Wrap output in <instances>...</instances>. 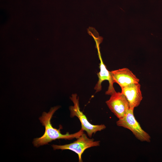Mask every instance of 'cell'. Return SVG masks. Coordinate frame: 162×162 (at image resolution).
Here are the masks:
<instances>
[{"label": "cell", "mask_w": 162, "mask_h": 162, "mask_svg": "<svg viewBox=\"0 0 162 162\" xmlns=\"http://www.w3.org/2000/svg\"><path fill=\"white\" fill-rule=\"evenodd\" d=\"M59 108L58 106L52 107L48 112H43L42 116L39 117L40 122L45 127V131L42 136L34 140L33 144L34 146L38 147L46 145L57 139L70 140L77 139L84 133V131L81 129L79 131L73 134H70L68 132L63 134L61 133L60 129H56L52 126L51 120L53 114Z\"/></svg>", "instance_id": "1"}, {"label": "cell", "mask_w": 162, "mask_h": 162, "mask_svg": "<svg viewBox=\"0 0 162 162\" xmlns=\"http://www.w3.org/2000/svg\"><path fill=\"white\" fill-rule=\"evenodd\" d=\"M134 109L130 108L125 116L116 122L117 125L130 130L136 138L140 141L150 142L151 136L142 128L136 119L134 114Z\"/></svg>", "instance_id": "2"}, {"label": "cell", "mask_w": 162, "mask_h": 162, "mask_svg": "<svg viewBox=\"0 0 162 162\" xmlns=\"http://www.w3.org/2000/svg\"><path fill=\"white\" fill-rule=\"evenodd\" d=\"M70 99L74 104L73 106L69 107L70 116L72 118L76 116L78 118L81 123V129L86 131L89 137H91L92 134L97 132L106 128V126L104 124L94 125L89 122L86 116L80 110L79 99L76 94H72Z\"/></svg>", "instance_id": "3"}, {"label": "cell", "mask_w": 162, "mask_h": 162, "mask_svg": "<svg viewBox=\"0 0 162 162\" xmlns=\"http://www.w3.org/2000/svg\"><path fill=\"white\" fill-rule=\"evenodd\" d=\"M77 140L73 143L63 145H53L52 146L54 150H70L72 151L78 155L79 161L82 162V155L86 149L94 146H99V141H94V139L87 137L86 134H82Z\"/></svg>", "instance_id": "4"}, {"label": "cell", "mask_w": 162, "mask_h": 162, "mask_svg": "<svg viewBox=\"0 0 162 162\" xmlns=\"http://www.w3.org/2000/svg\"><path fill=\"white\" fill-rule=\"evenodd\" d=\"M106 103L111 112L119 119L125 116L130 108L128 102L121 92H113Z\"/></svg>", "instance_id": "5"}, {"label": "cell", "mask_w": 162, "mask_h": 162, "mask_svg": "<svg viewBox=\"0 0 162 162\" xmlns=\"http://www.w3.org/2000/svg\"><path fill=\"white\" fill-rule=\"evenodd\" d=\"M110 72L113 83L118 84L121 88L139 82V79L127 68L119 69Z\"/></svg>", "instance_id": "6"}, {"label": "cell", "mask_w": 162, "mask_h": 162, "mask_svg": "<svg viewBox=\"0 0 162 162\" xmlns=\"http://www.w3.org/2000/svg\"><path fill=\"white\" fill-rule=\"evenodd\" d=\"M139 83L130 84L121 88V92L128 100L130 108L134 109L140 104L142 96Z\"/></svg>", "instance_id": "7"}, {"label": "cell", "mask_w": 162, "mask_h": 162, "mask_svg": "<svg viewBox=\"0 0 162 162\" xmlns=\"http://www.w3.org/2000/svg\"><path fill=\"white\" fill-rule=\"evenodd\" d=\"M100 59V61L99 64L100 71L97 74L99 79L98 81L94 88V89L95 90L96 92L100 91L102 89V82L105 80H108L109 82V86L107 90L105 92V94L111 95L115 91L113 86L114 83L112 80L111 72L107 69L106 65L103 63L101 58Z\"/></svg>", "instance_id": "8"}, {"label": "cell", "mask_w": 162, "mask_h": 162, "mask_svg": "<svg viewBox=\"0 0 162 162\" xmlns=\"http://www.w3.org/2000/svg\"><path fill=\"white\" fill-rule=\"evenodd\" d=\"M161 126H162V123H161Z\"/></svg>", "instance_id": "9"}]
</instances>
